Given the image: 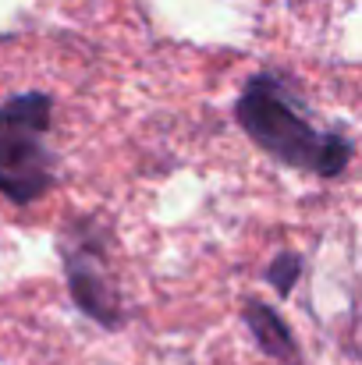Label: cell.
Returning a JSON list of instances; mask_svg holds the SVG:
<instances>
[{"instance_id": "obj_5", "label": "cell", "mask_w": 362, "mask_h": 365, "mask_svg": "<svg viewBox=\"0 0 362 365\" xmlns=\"http://www.w3.org/2000/svg\"><path fill=\"white\" fill-rule=\"evenodd\" d=\"M302 269H306V262H302L298 252H277V255L270 259V266H266V284L277 291V298H288V294L295 291Z\"/></svg>"}, {"instance_id": "obj_2", "label": "cell", "mask_w": 362, "mask_h": 365, "mask_svg": "<svg viewBox=\"0 0 362 365\" xmlns=\"http://www.w3.org/2000/svg\"><path fill=\"white\" fill-rule=\"evenodd\" d=\"M54 100L46 93H21L0 103V195L29 206L43 199L57 174L50 153Z\"/></svg>"}, {"instance_id": "obj_3", "label": "cell", "mask_w": 362, "mask_h": 365, "mask_svg": "<svg viewBox=\"0 0 362 365\" xmlns=\"http://www.w3.org/2000/svg\"><path fill=\"white\" fill-rule=\"evenodd\" d=\"M61 262L79 312L104 330H118L124 323V305L107 259V231L89 217H71L61 231Z\"/></svg>"}, {"instance_id": "obj_1", "label": "cell", "mask_w": 362, "mask_h": 365, "mask_svg": "<svg viewBox=\"0 0 362 365\" xmlns=\"http://www.w3.org/2000/svg\"><path fill=\"white\" fill-rule=\"evenodd\" d=\"M238 128L277 163L316 174L338 178L352 163V142L338 131H323L309 121L302 100L277 78V75H252L235 103Z\"/></svg>"}, {"instance_id": "obj_4", "label": "cell", "mask_w": 362, "mask_h": 365, "mask_svg": "<svg viewBox=\"0 0 362 365\" xmlns=\"http://www.w3.org/2000/svg\"><path fill=\"white\" fill-rule=\"evenodd\" d=\"M241 319H245L256 348L270 362H295L298 359V341H295L291 327L284 323V316L273 305H266L259 298H245L241 302Z\"/></svg>"}]
</instances>
